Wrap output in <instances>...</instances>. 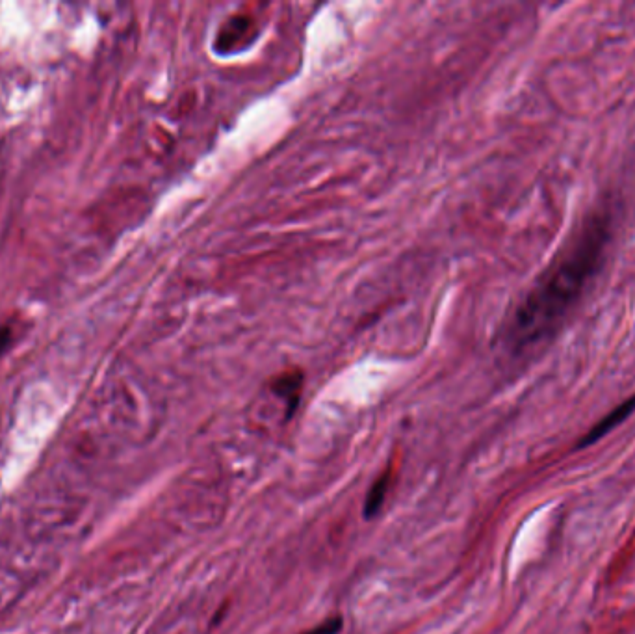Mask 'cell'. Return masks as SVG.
<instances>
[{
  "label": "cell",
  "instance_id": "obj_1",
  "mask_svg": "<svg viewBox=\"0 0 635 634\" xmlns=\"http://www.w3.org/2000/svg\"><path fill=\"white\" fill-rule=\"evenodd\" d=\"M610 237V211L591 212L509 318L506 350L520 356L558 333L597 276Z\"/></svg>",
  "mask_w": 635,
  "mask_h": 634
},
{
  "label": "cell",
  "instance_id": "obj_2",
  "mask_svg": "<svg viewBox=\"0 0 635 634\" xmlns=\"http://www.w3.org/2000/svg\"><path fill=\"white\" fill-rule=\"evenodd\" d=\"M634 411L635 395L634 397L628 398V400H624L623 404H619L615 410L610 411L602 421H598V423L582 437V441L578 443V449H585V447H589V445L600 441L602 437L608 436L611 430H615L619 424H623Z\"/></svg>",
  "mask_w": 635,
  "mask_h": 634
},
{
  "label": "cell",
  "instance_id": "obj_3",
  "mask_svg": "<svg viewBox=\"0 0 635 634\" xmlns=\"http://www.w3.org/2000/svg\"><path fill=\"white\" fill-rule=\"evenodd\" d=\"M387 489H389V473L381 476L379 480H376V484L370 489L368 493V499L364 502V516L374 517L379 514V510L383 508V502L387 497Z\"/></svg>",
  "mask_w": 635,
  "mask_h": 634
},
{
  "label": "cell",
  "instance_id": "obj_4",
  "mask_svg": "<svg viewBox=\"0 0 635 634\" xmlns=\"http://www.w3.org/2000/svg\"><path fill=\"white\" fill-rule=\"evenodd\" d=\"M342 629V620L340 618H331V620L324 621L322 625L314 627L311 631L303 634H338Z\"/></svg>",
  "mask_w": 635,
  "mask_h": 634
},
{
  "label": "cell",
  "instance_id": "obj_5",
  "mask_svg": "<svg viewBox=\"0 0 635 634\" xmlns=\"http://www.w3.org/2000/svg\"><path fill=\"white\" fill-rule=\"evenodd\" d=\"M10 343H12V328L4 326V328H0V357L8 350Z\"/></svg>",
  "mask_w": 635,
  "mask_h": 634
}]
</instances>
